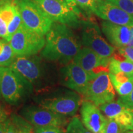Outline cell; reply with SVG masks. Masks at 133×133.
I'll return each mask as SVG.
<instances>
[{"label": "cell", "instance_id": "cell-1", "mask_svg": "<svg viewBox=\"0 0 133 133\" xmlns=\"http://www.w3.org/2000/svg\"><path fill=\"white\" fill-rule=\"evenodd\" d=\"M80 49V42L67 25L54 22L46 33V44L41 55L49 61L66 64Z\"/></svg>", "mask_w": 133, "mask_h": 133}, {"label": "cell", "instance_id": "cell-2", "mask_svg": "<svg viewBox=\"0 0 133 133\" xmlns=\"http://www.w3.org/2000/svg\"><path fill=\"white\" fill-rule=\"evenodd\" d=\"M33 84L10 67H3L1 81V95L8 104L16 105L29 95Z\"/></svg>", "mask_w": 133, "mask_h": 133}, {"label": "cell", "instance_id": "cell-3", "mask_svg": "<svg viewBox=\"0 0 133 133\" xmlns=\"http://www.w3.org/2000/svg\"><path fill=\"white\" fill-rule=\"evenodd\" d=\"M21 14L22 23L30 30L44 36L54 21L33 0H14Z\"/></svg>", "mask_w": 133, "mask_h": 133}, {"label": "cell", "instance_id": "cell-4", "mask_svg": "<svg viewBox=\"0 0 133 133\" xmlns=\"http://www.w3.org/2000/svg\"><path fill=\"white\" fill-rule=\"evenodd\" d=\"M16 56H33L42 51L46 44L44 36L28 29L23 23L9 41Z\"/></svg>", "mask_w": 133, "mask_h": 133}, {"label": "cell", "instance_id": "cell-5", "mask_svg": "<svg viewBox=\"0 0 133 133\" xmlns=\"http://www.w3.org/2000/svg\"><path fill=\"white\" fill-rule=\"evenodd\" d=\"M54 22L73 28L81 25L78 14L61 0H33Z\"/></svg>", "mask_w": 133, "mask_h": 133}, {"label": "cell", "instance_id": "cell-6", "mask_svg": "<svg viewBox=\"0 0 133 133\" xmlns=\"http://www.w3.org/2000/svg\"><path fill=\"white\" fill-rule=\"evenodd\" d=\"M81 43L103 57H111L116 49L109 44L101 34L99 26L90 22H82Z\"/></svg>", "mask_w": 133, "mask_h": 133}, {"label": "cell", "instance_id": "cell-7", "mask_svg": "<svg viewBox=\"0 0 133 133\" xmlns=\"http://www.w3.org/2000/svg\"><path fill=\"white\" fill-rule=\"evenodd\" d=\"M84 96L86 101H91L97 107L114 101L115 92L109 73H102L96 78L89 81Z\"/></svg>", "mask_w": 133, "mask_h": 133}, {"label": "cell", "instance_id": "cell-8", "mask_svg": "<svg viewBox=\"0 0 133 133\" xmlns=\"http://www.w3.org/2000/svg\"><path fill=\"white\" fill-rule=\"evenodd\" d=\"M110 59L101 57L92 49L84 47L76 55L74 62L86 71L91 81L102 73H109Z\"/></svg>", "mask_w": 133, "mask_h": 133}, {"label": "cell", "instance_id": "cell-9", "mask_svg": "<svg viewBox=\"0 0 133 133\" xmlns=\"http://www.w3.org/2000/svg\"><path fill=\"white\" fill-rule=\"evenodd\" d=\"M22 115L35 127L54 126L61 127L66 123L65 116L58 114L43 107L36 106L25 107Z\"/></svg>", "mask_w": 133, "mask_h": 133}, {"label": "cell", "instance_id": "cell-10", "mask_svg": "<svg viewBox=\"0 0 133 133\" xmlns=\"http://www.w3.org/2000/svg\"><path fill=\"white\" fill-rule=\"evenodd\" d=\"M9 67L32 84L38 82L43 75L40 59L35 55L16 56Z\"/></svg>", "mask_w": 133, "mask_h": 133}, {"label": "cell", "instance_id": "cell-11", "mask_svg": "<svg viewBox=\"0 0 133 133\" xmlns=\"http://www.w3.org/2000/svg\"><path fill=\"white\" fill-rule=\"evenodd\" d=\"M81 97L74 92L44 101L41 107L64 116H74L79 109Z\"/></svg>", "mask_w": 133, "mask_h": 133}, {"label": "cell", "instance_id": "cell-12", "mask_svg": "<svg viewBox=\"0 0 133 133\" xmlns=\"http://www.w3.org/2000/svg\"><path fill=\"white\" fill-rule=\"evenodd\" d=\"M93 13L115 24L128 26L133 24V18L128 13L107 0H96Z\"/></svg>", "mask_w": 133, "mask_h": 133}, {"label": "cell", "instance_id": "cell-13", "mask_svg": "<svg viewBox=\"0 0 133 133\" xmlns=\"http://www.w3.org/2000/svg\"><path fill=\"white\" fill-rule=\"evenodd\" d=\"M62 72L65 85L79 94L85 95L90 81L86 71L73 61L62 69Z\"/></svg>", "mask_w": 133, "mask_h": 133}, {"label": "cell", "instance_id": "cell-14", "mask_svg": "<svg viewBox=\"0 0 133 133\" xmlns=\"http://www.w3.org/2000/svg\"><path fill=\"white\" fill-rule=\"evenodd\" d=\"M81 116L84 126L92 133H102L107 121L97 106L89 101H84L81 108Z\"/></svg>", "mask_w": 133, "mask_h": 133}, {"label": "cell", "instance_id": "cell-15", "mask_svg": "<svg viewBox=\"0 0 133 133\" xmlns=\"http://www.w3.org/2000/svg\"><path fill=\"white\" fill-rule=\"evenodd\" d=\"M99 109L107 118L114 119L118 123L123 131L131 130L133 119V112L126 108L119 100L112 101L99 106Z\"/></svg>", "mask_w": 133, "mask_h": 133}, {"label": "cell", "instance_id": "cell-16", "mask_svg": "<svg viewBox=\"0 0 133 133\" xmlns=\"http://www.w3.org/2000/svg\"><path fill=\"white\" fill-rule=\"evenodd\" d=\"M102 30L109 42L117 48L127 46L130 40L131 32L128 25L104 21L102 23Z\"/></svg>", "mask_w": 133, "mask_h": 133}, {"label": "cell", "instance_id": "cell-17", "mask_svg": "<svg viewBox=\"0 0 133 133\" xmlns=\"http://www.w3.org/2000/svg\"><path fill=\"white\" fill-rule=\"evenodd\" d=\"M118 72L133 75V63L128 60L117 59L112 56L110 59L109 73L116 74Z\"/></svg>", "mask_w": 133, "mask_h": 133}, {"label": "cell", "instance_id": "cell-18", "mask_svg": "<svg viewBox=\"0 0 133 133\" xmlns=\"http://www.w3.org/2000/svg\"><path fill=\"white\" fill-rule=\"evenodd\" d=\"M16 56L9 42L0 39V66L9 67Z\"/></svg>", "mask_w": 133, "mask_h": 133}, {"label": "cell", "instance_id": "cell-19", "mask_svg": "<svg viewBox=\"0 0 133 133\" xmlns=\"http://www.w3.org/2000/svg\"><path fill=\"white\" fill-rule=\"evenodd\" d=\"M11 119L16 127L17 133H35L32 125L21 116L12 114Z\"/></svg>", "mask_w": 133, "mask_h": 133}, {"label": "cell", "instance_id": "cell-20", "mask_svg": "<svg viewBox=\"0 0 133 133\" xmlns=\"http://www.w3.org/2000/svg\"><path fill=\"white\" fill-rule=\"evenodd\" d=\"M66 133H92L84 127L83 122L77 116H75L70 121Z\"/></svg>", "mask_w": 133, "mask_h": 133}, {"label": "cell", "instance_id": "cell-21", "mask_svg": "<svg viewBox=\"0 0 133 133\" xmlns=\"http://www.w3.org/2000/svg\"><path fill=\"white\" fill-rule=\"evenodd\" d=\"M114 88L119 96H128L133 89V76L127 82L115 86Z\"/></svg>", "mask_w": 133, "mask_h": 133}, {"label": "cell", "instance_id": "cell-22", "mask_svg": "<svg viewBox=\"0 0 133 133\" xmlns=\"http://www.w3.org/2000/svg\"><path fill=\"white\" fill-rule=\"evenodd\" d=\"M123 132L120 125L114 119L107 118V123L102 133H121Z\"/></svg>", "mask_w": 133, "mask_h": 133}, {"label": "cell", "instance_id": "cell-23", "mask_svg": "<svg viewBox=\"0 0 133 133\" xmlns=\"http://www.w3.org/2000/svg\"><path fill=\"white\" fill-rule=\"evenodd\" d=\"M76 4L88 12H93L96 0H75Z\"/></svg>", "mask_w": 133, "mask_h": 133}, {"label": "cell", "instance_id": "cell-24", "mask_svg": "<svg viewBox=\"0 0 133 133\" xmlns=\"http://www.w3.org/2000/svg\"><path fill=\"white\" fill-rule=\"evenodd\" d=\"M35 133H63L59 127L54 126L35 127Z\"/></svg>", "mask_w": 133, "mask_h": 133}, {"label": "cell", "instance_id": "cell-25", "mask_svg": "<svg viewBox=\"0 0 133 133\" xmlns=\"http://www.w3.org/2000/svg\"><path fill=\"white\" fill-rule=\"evenodd\" d=\"M118 100H119L126 108L133 112V89L128 96H120Z\"/></svg>", "mask_w": 133, "mask_h": 133}, {"label": "cell", "instance_id": "cell-26", "mask_svg": "<svg viewBox=\"0 0 133 133\" xmlns=\"http://www.w3.org/2000/svg\"><path fill=\"white\" fill-rule=\"evenodd\" d=\"M118 52L126 60H128L133 63V47L124 46L118 48Z\"/></svg>", "mask_w": 133, "mask_h": 133}, {"label": "cell", "instance_id": "cell-27", "mask_svg": "<svg viewBox=\"0 0 133 133\" xmlns=\"http://www.w3.org/2000/svg\"><path fill=\"white\" fill-rule=\"evenodd\" d=\"M0 38L7 41L8 39V25L4 20L0 16Z\"/></svg>", "mask_w": 133, "mask_h": 133}, {"label": "cell", "instance_id": "cell-28", "mask_svg": "<svg viewBox=\"0 0 133 133\" xmlns=\"http://www.w3.org/2000/svg\"><path fill=\"white\" fill-rule=\"evenodd\" d=\"M5 126V133H17L16 127L11 119H7L4 122Z\"/></svg>", "mask_w": 133, "mask_h": 133}, {"label": "cell", "instance_id": "cell-29", "mask_svg": "<svg viewBox=\"0 0 133 133\" xmlns=\"http://www.w3.org/2000/svg\"><path fill=\"white\" fill-rule=\"evenodd\" d=\"M61 1H62L71 8H72L79 16H80V12L77 7V4H76L75 0H61Z\"/></svg>", "mask_w": 133, "mask_h": 133}, {"label": "cell", "instance_id": "cell-30", "mask_svg": "<svg viewBox=\"0 0 133 133\" xmlns=\"http://www.w3.org/2000/svg\"><path fill=\"white\" fill-rule=\"evenodd\" d=\"M8 116L6 115V113L3 110V108L0 102V123H4L7 120Z\"/></svg>", "mask_w": 133, "mask_h": 133}, {"label": "cell", "instance_id": "cell-31", "mask_svg": "<svg viewBox=\"0 0 133 133\" xmlns=\"http://www.w3.org/2000/svg\"><path fill=\"white\" fill-rule=\"evenodd\" d=\"M129 29H130V32H131L130 40H129V42L127 46L133 47V24L129 25Z\"/></svg>", "mask_w": 133, "mask_h": 133}, {"label": "cell", "instance_id": "cell-32", "mask_svg": "<svg viewBox=\"0 0 133 133\" xmlns=\"http://www.w3.org/2000/svg\"><path fill=\"white\" fill-rule=\"evenodd\" d=\"M0 133H5L4 123H0Z\"/></svg>", "mask_w": 133, "mask_h": 133}, {"label": "cell", "instance_id": "cell-33", "mask_svg": "<svg viewBox=\"0 0 133 133\" xmlns=\"http://www.w3.org/2000/svg\"><path fill=\"white\" fill-rule=\"evenodd\" d=\"M3 70V66H0V86H1V77H2V73ZM0 95H1V90H0Z\"/></svg>", "mask_w": 133, "mask_h": 133}, {"label": "cell", "instance_id": "cell-34", "mask_svg": "<svg viewBox=\"0 0 133 133\" xmlns=\"http://www.w3.org/2000/svg\"><path fill=\"white\" fill-rule=\"evenodd\" d=\"M121 133H133V131H129V132H121Z\"/></svg>", "mask_w": 133, "mask_h": 133}, {"label": "cell", "instance_id": "cell-35", "mask_svg": "<svg viewBox=\"0 0 133 133\" xmlns=\"http://www.w3.org/2000/svg\"><path fill=\"white\" fill-rule=\"evenodd\" d=\"M132 1H133V0H132Z\"/></svg>", "mask_w": 133, "mask_h": 133}]
</instances>
